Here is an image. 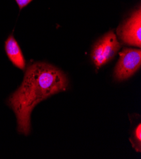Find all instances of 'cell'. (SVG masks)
<instances>
[{"label": "cell", "instance_id": "obj_1", "mask_svg": "<svg viewBox=\"0 0 141 159\" xmlns=\"http://www.w3.org/2000/svg\"><path fill=\"white\" fill-rule=\"evenodd\" d=\"M68 84L65 74L49 63L35 62L27 67L20 86L7 100L16 116L18 132L29 135L34 107L51 95L66 90Z\"/></svg>", "mask_w": 141, "mask_h": 159}, {"label": "cell", "instance_id": "obj_2", "mask_svg": "<svg viewBox=\"0 0 141 159\" xmlns=\"http://www.w3.org/2000/svg\"><path fill=\"white\" fill-rule=\"evenodd\" d=\"M121 48V44L113 31L99 40L93 48L91 57L97 67H100L112 60Z\"/></svg>", "mask_w": 141, "mask_h": 159}, {"label": "cell", "instance_id": "obj_3", "mask_svg": "<svg viewBox=\"0 0 141 159\" xmlns=\"http://www.w3.org/2000/svg\"><path fill=\"white\" fill-rule=\"evenodd\" d=\"M140 50L125 48L120 53V59L115 70V77L118 81L127 79L140 69Z\"/></svg>", "mask_w": 141, "mask_h": 159}, {"label": "cell", "instance_id": "obj_4", "mask_svg": "<svg viewBox=\"0 0 141 159\" xmlns=\"http://www.w3.org/2000/svg\"><path fill=\"white\" fill-rule=\"evenodd\" d=\"M140 29L141 11L139 8L119 27L118 34L124 43L140 48L141 46Z\"/></svg>", "mask_w": 141, "mask_h": 159}, {"label": "cell", "instance_id": "obj_5", "mask_svg": "<svg viewBox=\"0 0 141 159\" xmlns=\"http://www.w3.org/2000/svg\"><path fill=\"white\" fill-rule=\"evenodd\" d=\"M5 48L8 58L13 64L22 70H25L26 66L25 60L20 46L12 34L10 35L6 40Z\"/></svg>", "mask_w": 141, "mask_h": 159}, {"label": "cell", "instance_id": "obj_6", "mask_svg": "<svg viewBox=\"0 0 141 159\" xmlns=\"http://www.w3.org/2000/svg\"><path fill=\"white\" fill-rule=\"evenodd\" d=\"M33 0H15V2L19 5L20 10H22L23 8L27 6Z\"/></svg>", "mask_w": 141, "mask_h": 159}, {"label": "cell", "instance_id": "obj_7", "mask_svg": "<svg viewBox=\"0 0 141 159\" xmlns=\"http://www.w3.org/2000/svg\"><path fill=\"white\" fill-rule=\"evenodd\" d=\"M135 136L137 140L139 141V143L140 144L141 141V125L140 124H139L138 127H137L135 132Z\"/></svg>", "mask_w": 141, "mask_h": 159}]
</instances>
